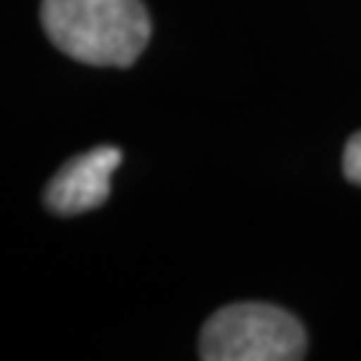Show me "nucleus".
Returning a JSON list of instances; mask_svg holds the SVG:
<instances>
[{"mask_svg":"<svg viewBox=\"0 0 361 361\" xmlns=\"http://www.w3.org/2000/svg\"><path fill=\"white\" fill-rule=\"evenodd\" d=\"M40 22L59 51L91 67H131L153 30L140 0H43Z\"/></svg>","mask_w":361,"mask_h":361,"instance_id":"f257e3e1","label":"nucleus"},{"mask_svg":"<svg viewBox=\"0 0 361 361\" xmlns=\"http://www.w3.org/2000/svg\"><path fill=\"white\" fill-rule=\"evenodd\" d=\"M121 158L123 155L118 147L102 145L67 161L46 188L49 212L59 217H73L102 207L110 195V177L121 166Z\"/></svg>","mask_w":361,"mask_h":361,"instance_id":"7ed1b4c3","label":"nucleus"},{"mask_svg":"<svg viewBox=\"0 0 361 361\" xmlns=\"http://www.w3.org/2000/svg\"><path fill=\"white\" fill-rule=\"evenodd\" d=\"M343 171L350 182L361 185V131L353 134L345 145V153H343Z\"/></svg>","mask_w":361,"mask_h":361,"instance_id":"20e7f679","label":"nucleus"},{"mask_svg":"<svg viewBox=\"0 0 361 361\" xmlns=\"http://www.w3.org/2000/svg\"><path fill=\"white\" fill-rule=\"evenodd\" d=\"M198 348L207 361H297L308 350V337L286 310L265 302H235L204 324Z\"/></svg>","mask_w":361,"mask_h":361,"instance_id":"f03ea898","label":"nucleus"}]
</instances>
